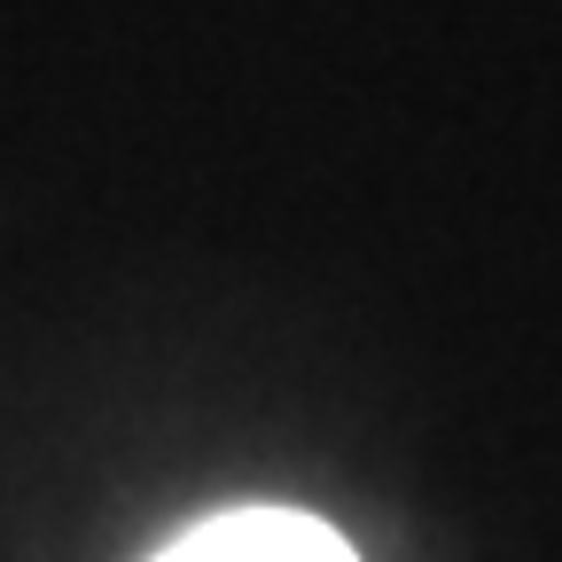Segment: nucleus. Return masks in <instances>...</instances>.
Here are the masks:
<instances>
[{
    "label": "nucleus",
    "instance_id": "nucleus-1",
    "mask_svg": "<svg viewBox=\"0 0 562 562\" xmlns=\"http://www.w3.org/2000/svg\"><path fill=\"white\" fill-rule=\"evenodd\" d=\"M157 562H351V547L328 524L290 516V508H235L172 539Z\"/></svg>",
    "mask_w": 562,
    "mask_h": 562
}]
</instances>
